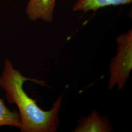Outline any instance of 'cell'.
Masks as SVG:
<instances>
[{
  "label": "cell",
  "instance_id": "6da1fadb",
  "mask_svg": "<svg viewBox=\"0 0 132 132\" xmlns=\"http://www.w3.org/2000/svg\"><path fill=\"white\" fill-rule=\"evenodd\" d=\"M30 81L42 86L48 85L42 80L26 77L15 69L9 59L5 62L4 71L0 77V86L6 94L10 104H16L22 120V132H54L59 124L58 114L62 105V95L58 98L52 108L44 111L37 104V100L30 97L23 89L26 81Z\"/></svg>",
  "mask_w": 132,
  "mask_h": 132
},
{
  "label": "cell",
  "instance_id": "7a4b0ae2",
  "mask_svg": "<svg viewBox=\"0 0 132 132\" xmlns=\"http://www.w3.org/2000/svg\"><path fill=\"white\" fill-rule=\"evenodd\" d=\"M118 51L109 66L110 75L108 88L111 90L115 85L118 90L124 88L132 69V30L120 35L116 39Z\"/></svg>",
  "mask_w": 132,
  "mask_h": 132
},
{
  "label": "cell",
  "instance_id": "3957f363",
  "mask_svg": "<svg viewBox=\"0 0 132 132\" xmlns=\"http://www.w3.org/2000/svg\"><path fill=\"white\" fill-rule=\"evenodd\" d=\"M57 0H29L26 8V14L31 21L41 20L52 22Z\"/></svg>",
  "mask_w": 132,
  "mask_h": 132
},
{
  "label": "cell",
  "instance_id": "277c9868",
  "mask_svg": "<svg viewBox=\"0 0 132 132\" xmlns=\"http://www.w3.org/2000/svg\"><path fill=\"white\" fill-rule=\"evenodd\" d=\"M113 127L106 117H101L97 111H93L88 118L79 119L75 132H110Z\"/></svg>",
  "mask_w": 132,
  "mask_h": 132
},
{
  "label": "cell",
  "instance_id": "5b68a950",
  "mask_svg": "<svg viewBox=\"0 0 132 132\" xmlns=\"http://www.w3.org/2000/svg\"><path fill=\"white\" fill-rule=\"evenodd\" d=\"M132 0H76L72 10L73 11H82L84 13L90 11L95 12L100 9L109 6L127 5Z\"/></svg>",
  "mask_w": 132,
  "mask_h": 132
},
{
  "label": "cell",
  "instance_id": "8992f818",
  "mask_svg": "<svg viewBox=\"0 0 132 132\" xmlns=\"http://www.w3.org/2000/svg\"><path fill=\"white\" fill-rule=\"evenodd\" d=\"M10 126L21 129L22 120L19 111H11L5 105L4 100L0 98V127Z\"/></svg>",
  "mask_w": 132,
  "mask_h": 132
}]
</instances>
